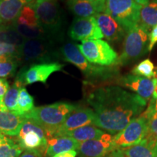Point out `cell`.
Wrapping results in <instances>:
<instances>
[{
  "label": "cell",
  "mask_w": 157,
  "mask_h": 157,
  "mask_svg": "<svg viewBox=\"0 0 157 157\" xmlns=\"http://www.w3.org/2000/svg\"><path fill=\"white\" fill-rule=\"evenodd\" d=\"M87 101L93 108L95 119L94 125L117 135L132 119L140 116L147 101L119 86L95 88L88 94Z\"/></svg>",
  "instance_id": "1"
},
{
  "label": "cell",
  "mask_w": 157,
  "mask_h": 157,
  "mask_svg": "<svg viewBox=\"0 0 157 157\" xmlns=\"http://www.w3.org/2000/svg\"><path fill=\"white\" fill-rule=\"evenodd\" d=\"M64 60L74 65L85 76L87 84L103 83L117 79L119 75L117 66H102L90 63L78 50L77 45L67 43L60 49Z\"/></svg>",
  "instance_id": "2"
},
{
  "label": "cell",
  "mask_w": 157,
  "mask_h": 157,
  "mask_svg": "<svg viewBox=\"0 0 157 157\" xmlns=\"http://www.w3.org/2000/svg\"><path fill=\"white\" fill-rule=\"evenodd\" d=\"M76 108V105L73 104L59 102L34 108L30 112L25 114L24 117L35 121L44 129L47 138L50 140L54 137L57 129Z\"/></svg>",
  "instance_id": "3"
},
{
  "label": "cell",
  "mask_w": 157,
  "mask_h": 157,
  "mask_svg": "<svg viewBox=\"0 0 157 157\" xmlns=\"http://www.w3.org/2000/svg\"><path fill=\"white\" fill-rule=\"evenodd\" d=\"M148 31L137 24L127 31L124 38L122 52L118 65L125 66L142 58L148 52Z\"/></svg>",
  "instance_id": "4"
},
{
  "label": "cell",
  "mask_w": 157,
  "mask_h": 157,
  "mask_svg": "<svg viewBox=\"0 0 157 157\" xmlns=\"http://www.w3.org/2000/svg\"><path fill=\"white\" fill-rule=\"evenodd\" d=\"M141 7L135 0H105L104 13L127 32L139 23Z\"/></svg>",
  "instance_id": "5"
},
{
  "label": "cell",
  "mask_w": 157,
  "mask_h": 157,
  "mask_svg": "<svg viewBox=\"0 0 157 157\" xmlns=\"http://www.w3.org/2000/svg\"><path fill=\"white\" fill-rule=\"evenodd\" d=\"M39 26L48 35L57 34L62 26L61 9L58 0H34L30 3Z\"/></svg>",
  "instance_id": "6"
},
{
  "label": "cell",
  "mask_w": 157,
  "mask_h": 157,
  "mask_svg": "<svg viewBox=\"0 0 157 157\" xmlns=\"http://www.w3.org/2000/svg\"><path fill=\"white\" fill-rule=\"evenodd\" d=\"M78 50L90 63L102 66H118L119 56L106 41H86L77 45Z\"/></svg>",
  "instance_id": "7"
},
{
  "label": "cell",
  "mask_w": 157,
  "mask_h": 157,
  "mask_svg": "<svg viewBox=\"0 0 157 157\" xmlns=\"http://www.w3.org/2000/svg\"><path fill=\"white\" fill-rule=\"evenodd\" d=\"M148 132V119L142 113L135 118L124 129L114 135L113 142L117 148H127L143 140Z\"/></svg>",
  "instance_id": "8"
},
{
  "label": "cell",
  "mask_w": 157,
  "mask_h": 157,
  "mask_svg": "<svg viewBox=\"0 0 157 157\" xmlns=\"http://www.w3.org/2000/svg\"><path fill=\"white\" fill-rule=\"evenodd\" d=\"M63 64L57 62L32 64L20 71L15 80L22 84L23 87L36 82L45 84L51 74L63 71Z\"/></svg>",
  "instance_id": "9"
},
{
  "label": "cell",
  "mask_w": 157,
  "mask_h": 157,
  "mask_svg": "<svg viewBox=\"0 0 157 157\" xmlns=\"http://www.w3.org/2000/svg\"><path fill=\"white\" fill-rule=\"evenodd\" d=\"M53 53L47 39H25L20 47V60L26 63H44L52 58Z\"/></svg>",
  "instance_id": "10"
},
{
  "label": "cell",
  "mask_w": 157,
  "mask_h": 157,
  "mask_svg": "<svg viewBox=\"0 0 157 157\" xmlns=\"http://www.w3.org/2000/svg\"><path fill=\"white\" fill-rule=\"evenodd\" d=\"M68 34L74 40L82 42L103 37L95 17H76L71 25Z\"/></svg>",
  "instance_id": "11"
},
{
  "label": "cell",
  "mask_w": 157,
  "mask_h": 157,
  "mask_svg": "<svg viewBox=\"0 0 157 157\" xmlns=\"http://www.w3.org/2000/svg\"><path fill=\"white\" fill-rule=\"evenodd\" d=\"M113 138L111 134L105 132L99 138L81 143L78 149L79 157H105L117 148Z\"/></svg>",
  "instance_id": "12"
},
{
  "label": "cell",
  "mask_w": 157,
  "mask_h": 157,
  "mask_svg": "<svg viewBox=\"0 0 157 157\" xmlns=\"http://www.w3.org/2000/svg\"><path fill=\"white\" fill-rule=\"evenodd\" d=\"M95 119V116L93 109L89 108H76L57 129L54 137L63 136L67 132L79 127L94 124Z\"/></svg>",
  "instance_id": "13"
},
{
  "label": "cell",
  "mask_w": 157,
  "mask_h": 157,
  "mask_svg": "<svg viewBox=\"0 0 157 157\" xmlns=\"http://www.w3.org/2000/svg\"><path fill=\"white\" fill-rule=\"evenodd\" d=\"M117 84L123 87L135 92L146 101H148L153 95L155 87L154 79H151L143 76L134 75V74H127L121 76L117 79Z\"/></svg>",
  "instance_id": "14"
},
{
  "label": "cell",
  "mask_w": 157,
  "mask_h": 157,
  "mask_svg": "<svg viewBox=\"0 0 157 157\" xmlns=\"http://www.w3.org/2000/svg\"><path fill=\"white\" fill-rule=\"evenodd\" d=\"M69 10L78 17H95L104 13L105 1L102 0H67Z\"/></svg>",
  "instance_id": "15"
},
{
  "label": "cell",
  "mask_w": 157,
  "mask_h": 157,
  "mask_svg": "<svg viewBox=\"0 0 157 157\" xmlns=\"http://www.w3.org/2000/svg\"><path fill=\"white\" fill-rule=\"evenodd\" d=\"M95 17L103 36L109 42H119L126 35L124 29L109 15L101 13Z\"/></svg>",
  "instance_id": "16"
},
{
  "label": "cell",
  "mask_w": 157,
  "mask_h": 157,
  "mask_svg": "<svg viewBox=\"0 0 157 157\" xmlns=\"http://www.w3.org/2000/svg\"><path fill=\"white\" fill-rule=\"evenodd\" d=\"M25 119L24 116L9 111H0V132L10 137L18 136Z\"/></svg>",
  "instance_id": "17"
},
{
  "label": "cell",
  "mask_w": 157,
  "mask_h": 157,
  "mask_svg": "<svg viewBox=\"0 0 157 157\" xmlns=\"http://www.w3.org/2000/svg\"><path fill=\"white\" fill-rule=\"evenodd\" d=\"M34 0H2L0 1V23L12 24L23 9Z\"/></svg>",
  "instance_id": "18"
},
{
  "label": "cell",
  "mask_w": 157,
  "mask_h": 157,
  "mask_svg": "<svg viewBox=\"0 0 157 157\" xmlns=\"http://www.w3.org/2000/svg\"><path fill=\"white\" fill-rule=\"evenodd\" d=\"M80 143L68 136L54 137L48 140V146L44 152L45 157H53L61 153L77 151Z\"/></svg>",
  "instance_id": "19"
},
{
  "label": "cell",
  "mask_w": 157,
  "mask_h": 157,
  "mask_svg": "<svg viewBox=\"0 0 157 157\" xmlns=\"http://www.w3.org/2000/svg\"><path fill=\"white\" fill-rule=\"evenodd\" d=\"M156 141L145 137L136 145L121 149L126 157H155Z\"/></svg>",
  "instance_id": "20"
},
{
  "label": "cell",
  "mask_w": 157,
  "mask_h": 157,
  "mask_svg": "<svg viewBox=\"0 0 157 157\" xmlns=\"http://www.w3.org/2000/svg\"><path fill=\"white\" fill-rule=\"evenodd\" d=\"M139 24L148 32L157 25V0H150L141 7Z\"/></svg>",
  "instance_id": "21"
},
{
  "label": "cell",
  "mask_w": 157,
  "mask_h": 157,
  "mask_svg": "<svg viewBox=\"0 0 157 157\" xmlns=\"http://www.w3.org/2000/svg\"><path fill=\"white\" fill-rule=\"evenodd\" d=\"M103 130L98 128L96 126L87 125L79 128L74 129L65 134L63 136H68L78 141V143L85 142V141L99 138L104 134Z\"/></svg>",
  "instance_id": "22"
},
{
  "label": "cell",
  "mask_w": 157,
  "mask_h": 157,
  "mask_svg": "<svg viewBox=\"0 0 157 157\" xmlns=\"http://www.w3.org/2000/svg\"><path fill=\"white\" fill-rule=\"evenodd\" d=\"M23 148L20 145L18 138H10L3 134L0 136V157H19Z\"/></svg>",
  "instance_id": "23"
},
{
  "label": "cell",
  "mask_w": 157,
  "mask_h": 157,
  "mask_svg": "<svg viewBox=\"0 0 157 157\" xmlns=\"http://www.w3.org/2000/svg\"><path fill=\"white\" fill-rule=\"evenodd\" d=\"M142 114L148 119V132L145 137L157 140V104L156 98L153 97L148 107Z\"/></svg>",
  "instance_id": "24"
},
{
  "label": "cell",
  "mask_w": 157,
  "mask_h": 157,
  "mask_svg": "<svg viewBox=\"0 0 157 157\" xmlns=\"http://www.w3.org/2000/svg\"><path fill=\"white\" fill-rule=\"evenodd\" d=\"M25 39L20 35L12 24L0 23V43L21 46Z\"/></svg>",
  "instance_id": "25"
},
{
  "label": "cell",
  "mask_w": 157,
  "mask_h": 157,
  "mask_svg": "<svg viewBox=\"0 0 157 157\" xmlns=\"http://www.w3.org/2000/svg\"><path fill=\"white\" fill-rule=\"evenodd\" d=\"M22 87H23L22 84L15 80L13 85L9 87L4 98V103L7 109L16 114L17 112V99Z\"/></svg>",
  "instance_id": "26"
},
{
  "label": "cell",
  "mask_w": 157,
  "mask_h": 157,
  "mask_svg": "<svg viewBox=\"0 0 157 157\" xmlns=\"http://www.w3.org/2000/svg\"><path fill=\"white\" fill-rule=\"evenodd\" d=\"M13 26L17 33L25 39H47V34L45 31L40 26L29 27L18 24L16 22L13 23Z\"/></svg>",
  "instance_id": "27"
},
{
  "label": "cell",
  "mask_w": 157,
  "mask_h": 157,
  "mask_svg": "<svg viewBox=\"0 0 157 157\" xmlns=\"http://www.w3.org/2000/svg\"><path fill=\"white\" fill-rule=\"evenodd\" d=\"M15 22L29 27H36L39 25L36 13L30 3L23 7Z\"/></svg>",
  "instance_id": "28"
},
{
  "label": "cell",
  "mask_w": 157,
  "mask_h": 157,
  "mask_svg": "<svg viewBox=\"0 0 157 157\" xmlns=\"http://www.w3.org/2000/svg\"><path fill=\"white\" fill-rule=\"evenodd\" d=\"M20 60L11 57H0V78H6L14 76Z\"/></svg>",
  "instance_id": "29"
},
{
  "label": "cell",
  "mask_w": 157,
  "mask_h": 157,
  "mask_svg": "<svg viewBox=\"0 0 157 157\" xmlns=\"http://www.w3.org/2000/svg\"><path fill=\"white\" fill-rule=\"evenodd\" d=\"M34 98L27 92L25 87H22L20 91L17 99V114L24 116L34 108Z\"/></svg>",
  "instance_id": "30"
},
{
  "label": "cell",
  "mask_w": 157,
  "mask_h": 157,
  "mask_svg": "<svg viewBox=\"0 0 157 157\" xmlns=\"http://www.w3.org/2000/svg\"><path fill=\"white\" fill-rule=\"evenodd\" d=\"M155 67L153 62L150 59L147 58L139 63L132 70V74L134 75L143 76L148 78H154Z\"/></svg>",
  "instance_id": "31"
},
{
  "label": "cell",
  "mask_w": 157,
  "mask_h": 157,
  "mask_svg": "<svg viewBox=\"0 0 157 157\" xmlns=\"http://www.w3.org/2000/svg\"><path fill=\"white\" fill-rule=\"evenodd\" d=\"M20 47L15 44L0 43V57H11L20 60Z\"/></svg>",
  "instance_id": "32"
},
{
  "label": "cell",
  "mask_w": 157,
  "mask_h": 157,
  "mask_svg": "<svg viewBox=\"0 0 157 157\" xmlns=\"http://www.w3.org/2000/svg\"><path fill=\"white\" fill-rule=\"evenodd\" d=\"M8 89V82L5 78H0V111H8L4 103V98Z\"/></svg>",
  "instance_id": "33"
},
{
  "label": "cell",
  "mask_w": 157,
  "mask_h": 157,
  "mask_svg": "<svg viewBox=\"0 0 157 157\" xmlns=\"http://www.w3.org/2000/svg\"><path fill=\"white\" fill-rule=\"evenodd\" d=\"M148 52H151L157 44V25H155L148 34Z\"/></svg>",
  "instance_id": "34"
},
{
  "label": "cell",
  "mask_w": 157,
  "mask_h": 157,
  "mask_svg": "<svg viewBox=\"0 0 157 157\" xmlns=\"http://www.w3.org/2000/svg\"><path fill=\"white\" fill-rule=\"evenodd\" d=\"M43 154L38 149L34 150H26L19 157H43Z\"/></svg>",
  "instance_id": "35"
},
{
  "label": "cell",
  "mask_w": 157,
  "mask_h": 157,
  "mask_svg": "<svg viewBox=\"0 0 157 157\" xmlns=\"http://www.w3.org/2000/svg\"><path fill=\"white\" fill-rule=\"evenodd\" d=\"M105 157H126L121 148H116Z\"/></svg>",
  "instance_id": "36"
},
{
  "label": "cell",
  "mask_w": 157,
  "mask_h": 157,
  "mask_svg": "<svg viewBox=\"0 0 157 157\" xmlns=\"http://www.w3.org/2000/svg\"><path fill=\"white\" fill-rule=\"evenodd\" d=\"M76 155H77L76 151H70L58 154L53 157H76Z\"/></svg>",
  "instance_id": "37"
},
{
  "label": "cell",
  "mask_w": 157,
  "mask_h": 157,
  "mask_svg": "<svg viewBox=\"0 0 157 157\" xmlns=\"http://www.w3.org/2000/svg\"><path fill=\"white\" fill-rule=\"evenodd\" d=\"M135 1H136L139 5H140L141 6H143L146 5L147 3H148L150 0H135Z\"/></svg>",
  "instance_id": "38"
},
{
  "label": "cell",
  "mask_w": 157,
  "mask_h": 157,
  "mask_svg": "<svg viewBox=\"0 0 157 157\" xmlns=\"http://www.w3.org/2000/svg\"><path fill=\"white\" fill-rule=\"evenodd\" d=\"M153 97L157 98V83L155 84L154 91V93H153Z\"/></svg>",
  "instance_id": "39"
},
{
  "label": "cell",
  "mask_w": 157,
  "mask_h": 157,
  "mask_svg": "<svg viewBox=\"0 0 157 157\" xmlns=\"http://www.w3.org/2000/svg\"><path fill=\"white\" fill-rule=\"evenodd\" d=\"M156 74H155V76H154V78H153V79H154V82H155V84H156V83H157V71H156Z\"/></svg>",
  "instance_id": "40"
},
{
  "label": "cell",
  "mask_w": 157,
  "mask_h": 157,
  "mask_svg": "<svg viewBox=\"0 0 157 157\" xmlns=\"http://www.w3.org/2000/svg\"><path fill=\"white\" fill-rule=\"evenodd\" d=\"M155 157H157V141H156V154H155Z\"/></svg>",
  "instance_id": "41"
},
{
  "label": "cell",
  "mask_w": 157,
  "mask_h": 157,
  "mask_svg": "<svg viewBox=\"0 0 157 157\" xmlns=\"http://www.w3.org/2000/svg\"><path fill=\"white\" fill-rule=\"evenodd\" d=\"M156 104H157V98H156Z\"/></svg>",
  "instance_id": "42"
},
{
  "label": "cell",
  "mask_w": 157,
  "mask_h": 157,
  "mask_svg": "<svg viewBox=\"0 0 157 157\" xmlns=\"http://www.w3.org/2000/svg\"><path fill=\"white\" fill-rule=\"evenodd\" d=\"M1 135H2V133H1V132H0V136H1Z\"/></svg>",
  "instance_id": "43"
},
{
  "label": "cell",
  "mask_w": 157,
  "mask_h": 157,
  "mask_svg": "<svg viewBox=\"0 0 157 157\" xmlns=\"http://www.w3.org/2000/svg\"><path fill=\"white\" fill-rule=\"evenodd\" d=\"M102 1H105V0H102Z\"/></svg>",
  "instance_id": "44"
},
{
  "label": "cell",
  "mask_w": 157,
  "mask_h": 157,
  "mask_svg": "<svg viewBox=\"0 0 157 157\" xmlns=\"http://www.w3.org/2000/svg\"><path fill=\"white\" fill-rule=\"evenodd\" d=\"M0 1H2V0H0Z\"/></svg>",
  "instance_id": "45"
}]
</instances>
